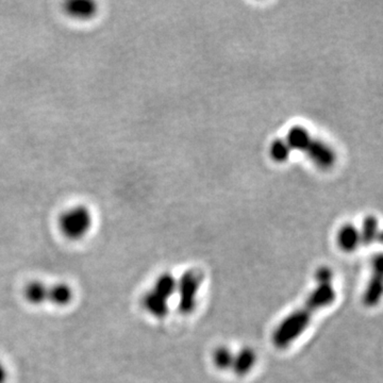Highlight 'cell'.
<instances>
[{
  "mask_svg": "<svg viewBox=\"0 0 383 383\" xmlns=\"http://www.w3.org/2000/svg\"><path fill=\"white\" fill-rule=\"evenodd\" d=\"M318 287L306 298V302L299 309L285 318L275 330L273 342L278 349H285L294 343L304 333L306 327L309 326L314 314L332 304L335 299L332 273L326 267L318 271Z\"/></svg>",
  "mask_w": 383,
  "mask_h": 383,
  "instance_id": "6da1fadb",
  "label": "cell"
},
{
  "mask_svg": "<svg viewBox=\"0 0 383 383\" xmlns=\"http://www.w3.org/2000/svg\"><path fill=\"white\" fill-rule=\"evenodd\" d=\"M93 226V214L86 206H74L62 213L59 219L61 233L70 240L84 239Z\"/></svg>",
  "mask_w": 383,
  "mask_h": 383,
  "instance_id": "7a4b0ae2",
  "label": "cell"
},
{
  "mask_svg": "<svg viewBox=\"0 0 383 383\" xmlns=\"http://www.w3.org/2000/svg\"><path fill=\"white\" fill-rule=\"evenodd\" d=\"M202 275L197 271H188L177 281L179 292V308L184 313H188L195 308L198 290L202 285Z\"/></svg>",
  "mask_w": 383,
  "mask_h": 383,
  "instance_id": "3957f363",
  "label": "cell"
},
{
  "mask_svg": "<svg viewBox=\"0 0 383 383\" xmlns=\"http://www.w3.org/2000/svg\"><path fill=\"white\" fill-rule=\"evenodd\" d=\"M382 257L378 254L372 264V275L364 294V301L368 306H374L379 301L382 293Z\"/></svg>",
  "mask_w": 383,
  "mask_h": 383,
  "instance_id": "277c9868",
  "label": "cell"
},
{
  "mask_svg": "<svg viewBox=\"0 0 383 383\" xmlns=\"http://www.w3.org/2000/svg\"><path fill=\"white\" fill-rule=\"evenodd\" d=\"M306 152L314 163L322 169H329L335 162V152L326 143L320 140H312Z\"/></svg>",
  "mask_w": 383,
  "mask_h": 383,
  "instance_id": "5b68a950",
  "label": "cell"
},
{
  "mask_svg": "<svg viewBox=\"0 0 383 383\" xmlns=\"http://www.w3.org/2000/svg\"><path fill=\"white\" fill-rule=\"evenodd\" d=\"M66 14L78 20H88L98 12V6L93 0H70L64 7Z\"/></svg>",
  "mask_w": 383,
  "mask_h": 383,
  "instance_id": "8992f818",
  "label": "cell"
},
{
  "mask_svg": "<svg viewBox=\"0 0 383 383\" xmlns=\"http://www.w3.org/2000/svg\"><path fill=\"white\" fill-rule=\"evenodd\" d=\"M337 243L345 252H353L361 243L360 230L353 225L344 226L337 235Z\"/></svg>",
  "mask_w": 383,
  "mask_h": 383,
  "instance_id": "52a82bcc",
  "label": "cell"
},
{
  "mask_svg": "<svg viewBox=\"0 0 383 383\" xmlns=\"http://www.w3.org/2000/svg\"><path fill=\"white\" fill-rule=\"evenodd\" d=\"M143 304H144L145 309L152 314L153 316L157 318H162L167 313L169 306H167V301L169 300L167 298L162 297L159 295L156 292L149 291L148 293L145 295L144 300H143Z\"/></svg>",
  "mask_w": 383,
  "mask_h": 383,
  "instance_id": "ba28073f",
  "label": "cell"
},
{
  "mask_svg": "<svg viewBox=\"0 0 383 383\" xmlns=\"http://www.w3.org/2000/svg\"><path fill=\"white\" fill-rule=\"evenodd\" d=\"M312 140L313 138H311L308 130L304 129V127L296 126L290 130L285 141L292 150L296 149V150L306 151L309 145L311 144Z\"/></svg>",
  "mask_w": 383,
  "mask_h": 383,
  "instance_id": "9c48e42d",
  "label": "cell"
},
{
  "mask_svg": "<svg viewBox=\"0 0 383 383\" xmlns=\"http://www.w3.org/2000/svg\"><path fill=\"white\" fill-rule=\"evenodd\" d=\"M257 356L252 349H244L235 355L233 368L239 375H245L252 370L256 364Z\"/></svg>",
  "mask_w": 383,
  "mask_h": 383,
  "instance_id": "30bf717a",
  "label": "cell"
},
{
  "mask_svg": "<svg viewBox=\"0 0 383 383\" xmlns=\"http://www.w3.org/2000/svg\"><path fill=\"white\" fill-rule=\"evenodd\" d=\"M151 290L169 300L177 291V281L171 275H161Z\"/></svg>",
  "mask_w": 383,
  "mask_h": 383,
  "instance_id": "8fae6325",
  "label": "cell"
},
{
  "mask_svg": "<svg viewBox=\"0 0 383 383\" xmlns=\"http://www.w3.org/2000/svg\"><path fill=\"white\" fill-rule=\"evenodd\" d=\"M72 298V291L65 283H60V285H53V287H49L48 301L58 306H65L68 302H70Z\"/></svg>",
  "mask_w": 383,
  "mask_h": 383,
  "instance_id": "7c38bea8",
  "label": "cell"
},
{
  "mask_svg": "<svg viewBox=\"0 0 383 383\" xmlns=\"http://www.w3.org/2000/svg\"><path fill=\"white\" fill-rule=\"evenodd\" d=\"M361 235V243L372 244L377 239H380V231H379L378 221L376 217L370 216L363 221L362 229L360 230Z\"/></svg>",
  "mask_w": 383,
  "mask_h": 383,
  "instance_id": "4fadbf2b",
  "label": "cell"
},
{
  "mask_svg": "<svg viewBox=\"0 0 383 383\" xmlns=\"http://www.w3.org/2000/svg\"><path fill=\"white\" fill-rule=\"evenodd\" d=\"M49 287L44 283H32L27 287L26 298L29 301L34 304H40L42 302L48 301Z\"/></svg>",
  "mask_w": 383,
  "mask_h": 383,
  "instance_id": "5bb4252c",
  "label": "cell"
},
{
  "mask_svg": "<svg viewBox=\"0 0 383 383\" xmlns=\"http://www.w3.org/2000/svg\"><path fill=\"white\" fill-rule=\"evenodd\" d=\"M215 365L221 370L233 368V360H235V353L230 351L227 347H219L215 351L214 357Z\"/></svg>",
  "mask_w": 383,
  "mask_h": 383,
  "instance_id": "9a60e30c",
  "label": "cell"
},
{
  "mask_svg": "<svg viewBox=\"0 0 383 383\" xmlns=\"http://www.w3.org/2000/svg\"><path fill=\"white\" fill-rule=\"evenodd\" d=\"M292 149L290 148L289 144L285 140H276L271 146V155H272L274 160L278 162H283L287 160L291 156Z\"/></svg>",
  "mask_w": 383,
  "mask_h": 383,
  "instance_id": "2e32d148",
  "label": "cell"
},
{
  "mask_svg": "<svg viewBox=\"0 0 383 383\" xmlns=\"http://www.w3.org/2000/svg\"><path fill=\"white\" fill-rule=\"evenodd\" d=\"M7 378V370H6L5 366L3 364H0V383H5Z\"/></svg>",
  "mask_w": 383,
  "mask_h": 383,
  "instance_id": "e0dca14e",
  "label": "cell"
}]
</instances>
